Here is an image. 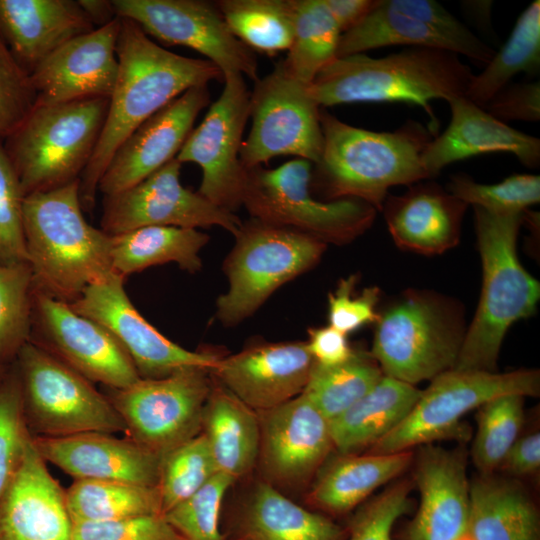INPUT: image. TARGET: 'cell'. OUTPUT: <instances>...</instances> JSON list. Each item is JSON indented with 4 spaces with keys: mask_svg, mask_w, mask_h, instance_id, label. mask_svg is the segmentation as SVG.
Segmentation results:
<instances>
[{
    "mask_svg": "<svg viewBox=\"0 0 540 540\" xmlns=\"http://www.w3.org/2000/svg\"><path fill=\"white\" fill-rule=\"evenodd\" d=\"M412 450L387 454H340L323 463L309 494L317 508L334 515L350 512L378 487L399 477L412 464Z\"/></svg>",
    "mask_w": 540,
    "mask_h": 540,
    "instance_id": "29",
    "label": "cell"
},
{
    "mask_svg": "<svg viewBox=\"0 0 540 540\" xmlns=\"http://www.w3.org/2000/svg\"><path fill=\"white\" fill-rule=\"evenodd\" d=\"M448 192L467 205L497 215L523 213L540 201V177L513 174L496 184L477 183L465 175H455Z\"/></svg>",
    "mask_w": 540,
    "mask_h": 540,
    "instance_id": "44",
    "label": "cell"
},
{
    "mask_svg": "<svg viewBox=\"0 0 540 540\" xmlns=\"http://www.w3.org/2000/svg\"><path fill=\"white\" fill-rule=\"evenodd\" d=\"M323 147L313 164L311 185L327 201L358 199L382 210L388 190L430 179L422 153L433 138L409 120L399 129L378 132L349 125L320 110Z\"/></svg>",
    "mask_w": 540,
    "mask_h": 540,
    "instance_id": "3",
    "label": "cell"
},
{
    "mask_svg": "<svg viewBox=\"0 0 540 540\" xmlns=\"http://www.w3.org/2000/svg\"><path fill=\"white\" fill-rule=\"evenodd\" d=\"M540 467V433L519 436L505 455L500 469L511 476H526Z\"/></svg>",
    "mask_w": 540,
    "mask_h": 540,
    "instance_id": "55",
    "label": "cell"
},
{
    "mask_svg": "<svg viewBox=\"0 0 540 540\" xmlns=\"http://www.w3.org/2000/svg\"><path fill=\"white\" fill-rule=\"evenodd\" d=\"M419 447L413 477L420 502L403 539L462 540L468 534L470 508L467 454L463 448Z\"/></svg>",
    "mask_w": 540,
    "mask_h": 540,
    "instance_id": "21",
    "label": "cell"
},
{
    "mask_svg": "<svg viewBox=\"0 0 540 540\" xmlns=\"http://www.w3.org/2000/svg\"><path fill=\"white\" fill-rule=\"evenodd\" d=\"M474 212L482 288L453 369L497 372L504 337L512 324L535 313L540 284L522 266L516 251L525 211L497 215L474 207Z\"/></svg>",
    "mask_w": 540,
    "mask_h": 540,
    "instance_id": "5",
    "label": "cell"
},
{
    "mask_svg": "<svg viewBox=\"0 0 540 540\" xmlns=\"http://www.w3.org/2000/svg\"><path fill=\"white\" fill-rule=\"evenodd\" d=\"M320 110L308 85L290 76L280 61L251 92V128L240 150L243 167L262 166L280 156L315 164L323 147Z\"/></svg>",
    "mask_w": 540,
    "mask_h": 540,
    "instance_id": "13",
    "label": "cell"
},
{
    "mask_svg": "<svg viewBox=\"0 0 540 540\" xmlns=\"http://www.w3.org/2000/svg\"><path fill=\"white\" fill-rule=\"evenodd\" d=\"M65 491L29 437L21 465L0 502V540H73Z\"/></svg>",
    "mask_w": 540,
    "mask_h": 540,
    "instance_id": "25",
    "label": "cell"
},
{
    "mask_svg": "<svg viewBox=\"0 0 540 540\" xmlns=\"http://www.w3.org/2000/svg\"><path fill=\"white\" fill-rule=\"evenodd\" d=\"M80 180L23 202L27 262L34 290L70 304L112 271L110 235L90 225L79 195Z\"/></svg>",
    "mask_w": 540,
    "mask_h": 540,
    "instance_id": "4",
    "label": "cell"
},
{
    "mask_svg": "<svg viewBox=\"0 0 540 540\" xmlns=\"http://www.w3.org/2000/svg\"><path fill=\"white\" fill-rule=\"evenodd\" d=\"M540 71V2L533 1L518 17L501 49L479 75H474L465 96L483 108L521 72Z\"/></svg>",
    "mask_w": 540,
    "mask_h": 540,
    "instance_id": "36",
    "label": "cell"
},
{
    "mask_svg": "<svg viewBox=\"0 0 540 540\" xmlns=\"http://www.w3.org/2000/svg\"><path fill=\"white\" fill-rule=\"evenodd\" d=\"M421 390L383 376L355 404L329 421L334 449L357 454L393 431L410 413Z\"/></svg>",
    "mask_w": 540,
    "mask_h": 540,
    "instance_id": "32",
    "label": "cell"
},
{
    "mask_svg": "<svg viewBox=\"0 0 540 540\" xmlns=\"http://www.w3.org/2000/svg\"><path fill=\"white\" fill-rule=\"evenodd\" d=\"M208 240L198 229L174 226H147L110 235L112 271L125 279L151 266L176 263L195 273L202 267L200 251Z\"/></svg>",
    "mask_w": 540,
    "mask_h": 540,
    "instance_id": "34",
    "label": "cell"
},
{
    "mask_svg": "<svg viewBox=\"0 0 540 540\" xmlns=\"http://www.w3.org/2000/svg\"><path fill=\"white\" fill-rule=\"evenodd\" d=\"M393 10L420 20L448 40L456 54L487 65L495 50L433 0H385Z\"/></svg>",
    "mask_w": 540,
    "mask_h": 540,
    "instance_id": "47",
    "label": "cell"
},
{
    "mask_svg": "<svg viewBox=\"0 0 540 540\" xmlns=\"http://www.w3.org/2000/svg\"><path fill=\"white\" fill-rule=\"evenodd\" d=\"M395 45L437 48L455 53L452 44L425 23L393 10L385 0H377L361 21L341 34L336 58Z\"/></svg>",
    "mask_w": 540,
    "mask_h": 540,
    "instance_id": "38",
    "label": "cell"
},
{
    "mask_svg": "<svg viewBox=\"0 0 540 540\" xmlns=\"http://www.w3.org/2000/svg\"><path fill=\"white\" fill-rule=\"evenodd\" d=\"M14 364L25 421L36 436L126 432L124 421L110 399L43 347L29 340Z\"/></svg>",
    "mask_w": 540,
    "mask_h": 540,
    "instance_id": "10",
    "label": "cell"
},
{
    "mask_svg": "<svg viewBox=\"0 0 540 540\" xmlns=\"http://www.w3.org/2000/svg\"><path fill=\"white\" fill-rule=\"evenodd\" d=\"M468 205L434 182L387 196L382 210L398 247L434 255L456 246Z\"/></svg>",
    "mask_w": 540,
    "mask_h": 540,
    "instance_id": "28",
    "label": "cell"
},
{
    "mask_svg": "<svg viewBox=\"0 0 540 540\" xmlns=\"http://www.w3.org/2000/svg\"><path fill=\"white\" fill-rule=\"evenodd\" d=\"M234 481L218 472L192 496L164 513L165 519L185 540H225L219 528L220 509Z\"/></svg>",
    "mask_w": 540,
    "mask_h": 540,
    "instance_id": "46",
    "label": "cell"
},
{
    "mask_svg": "<svg viewBox=\"0 0 540 540\" xmlns=\"http://www.w3.org/2000/svg\"><path fill=\"white\" fill-rule=\"evenodd\" d=\"M314 364L306 342H277L219 358L210 372L248 407L264 411L300 395Z\"/></svg>",
    "mask_w": 540,
    "mask_h": 540,
    "instance_id": "23",
    "label": "cell"
},
{
    "mask_svg": "<svg viewBox=\"0 0 540 540\" xmlns=\"http://www.w3.org/2000/svg\"><path fill=\"white\" fill-rule=\"evenodd\" d=\"M78 3L91 23L97 28L117 18L112 1L78 0Z\"/></svg>",
    "mask_w": 540,
    "mask_h": 540,
    "instance_id": "57",
    "label": "cell"
},
{
    "mask_svg": "<svg viewBox=\"0 0 540 540\" xmlns=\"http://www.w3.org/2000/svg\"><path fill=\"white\" fill-rule=\"evenodd\" d=\"M473 77L471 68L451 51L406 47L379 58L365 53L335 58L308 85V92L321 108L362 102L418 105L435 137L439 121L430 102L465 96Z\"/></svg>",
    "mask_w": 540,
    "mask_h": 540,
    "instance_id": "2",
    "label": "cell"
},
{
    "mask_svg": "<svg viewBox=\"0 0 540 540\" xmlns=\"http://www.w3.org/2000/svg\"><path fill=\"white\" fill-rule=\"evenodd\" d=\"M117 17L134 21L167 45L191 48L215 64L223 77L241 74L256 82L254 51L228 28L216 3L204 0H112Z\"/></svg>",
    "mask_w": 540,
    "mask_h": 540,
    "instance_id": "15",
    "label": "cell"
},
{
    "mask_svg": "<svg viewBox=\"0 0 540 540\" xmlns=\"http://www.w3.org/2000/svg\"><path fill=\"white\" fill-rule=\"evenodd\" d=\"M355 275L341 279L333 292L328 294L329 326L347 335L364 325L375 323L379 317L376 307L380 297L376 286L363 289L355 295Z\"/></svg>",
    "mask_w": 540,
    "mask_h": 540,
    "instance_id": "52",
    "label": "cell"
},
{
    "mask_svg": "<svg viewBox=\"0 0 540 540\" xmlns=\"http://www.w3.org/2000/svg\"><path fill=\"white\" fill-rule=\"evenodd\" d=\"M209 100L208 85L196 86L144 121L113 154L98 192L109 196L131 188L174 159Z\"/></svg>",
    "mask_w": 540,
    "mask_h": 540,
    "instance_id": "20",
    "label": "cell"
},
{
    "mask_svg": "<svg viewBox=\"0 0 540 540\" xmlns=\"http://www.w3.org/2000/svg\"><path fill=\"white\" fill-rule=\"evenodd\" d=\"M181 166L175 157L133 187L104 196L101 230L116 235L147 226H218L235 236L240 218L184 187Z\"/></svg>",
    "mask_w": 540,
    "mask_h": 540,
    "instance_id": "16",
    "label": "cell"
},
{
    "mask_svg": "<svg viewBox=\"0 0 540 540\" xmlns=\"http://www.w3.org/2000/svg\"><path fill=\"white\" fill-rule=\"evenodd\" d=\"M7 367L0 365V380L3 378V376H4V374H5L6 370H7Z\"/></svg>",
    "mask_w": 540,
    "mask_h": 540,
    "instance_id": "58",
    "label": "cell"
},
{
    "mask_svg": "<svg viewBox=\"0 0 540 540\" xmlns=\"http://www.w3.org/2000/svg\"><path fill=\"white\" fill-rule=\"evenodd\" d=\"M96 27L73 0H0V38L29 75L53 51Z\"/></svg>",
    "mask_w": 540,
    "mask_h": 540,
    "instance_id": "27",
    "label": "cell"
},
{
    "mask_svg": "<svg viewBox=\"0 0 540 540\" xmlns=\"http://www.w3.org/2000/svg\"><path fill=\"white\" fill-rule=\"evenodd\" d=\"M313 163L245 168L242 206L252 219L311 236L326 245L350 243L373 224L377 210L358 199L322 201L312 194Z\"/></svg>",
    "mask_w": 540,
    "mask_h": 540,
    "instance_id": "8",
    "label": "cell"
},
{
    "mask_svg": "<svg viewBox=\"0 0 540 540\" xmlns=\"http://www.w3.org/2000/svg\"><path fill=\"white\" fill-rule=\"evenodd\" d=\"M218 472L202 433L170 451L162 458L157 485L162 514L192 496Z\"/></svg>",
    "mask_w": 540,
    "mask_h": 540,
    "instance_id": "43",
    "label": "cell"
},
{
    "mask_svg": "<svg viewBox=\"0 0 540 540\" xmlns=\"http://www.w3.org/2000/svg\"><path fill=\"white\" fill-rule=\"evenodd\" d=\"M540 374L536 369L506 373L451 369L431 380L406 418L374 444L369 453L411 450L442 439L466 440L469 431L462 418L487 401L507 394L536 397Z\"/></svg>",
    "mask_w": 540,
    "mask_h": 540,
    "instance_id": "11",
    "label": "cell"
},
{
    "mask_svg": "<svg viewBox=\"0 0 540 540\" xmlns=\"http://www.w3.org/2000/svg\"><path fill=\"white\" fill-rule=\"evenodd\" d=\"M410 491L409 481H398L363 503L346 526V540H392L395 523L412 509Z\"/></svg>",
    "mask_w": 540,
    "mask_h": 540,
    "instance_id": "48",
    "label": "cell"
},
{
    "mask_svg": "<svg viewBox=\"0 0 540 540\" xmlns=\"http://www.w3.org/2000/svg\"><path fill=\"white\" fill-rule=\"evenodd\" d=\"M215 3L233 35L252 51L274 55L290 48L294 33L292 0Z\"/></svg>",
    "mask_w": 540,
    "mask_h": 540,
    "instance_id": "39",
    "label": "cell"
},
{
    "mask_svg": "<svg viewBox=\"0 0 540 540\" xmlns=\"http://www.w3.org/2000/svg\"><path fill=\"white\" fill-rule=\"evenodd\" d=\"M36 101L30 76L15 61L0 38V138L13 133Z\"/></svg>",
    "mask_w": 540,
    "mask_h": 540,
    "instance_id": "50",
    "label": "cell"
},
{
    "mask_svg": "<svg viewBox=\"0 0 540 540\" xmlns=\"http://www.w3.org/2000/svg\"><path fill=\"white\" fill-rule=\"evenodd\" d=\"M108 98L34 105L3 139L24 196L80 180L100 137Z\"/></svg>",
    "mask_w": 540,
    "mask_h": 540,
    "instance_id": "6",
    "label": "cell"
},
{
    "mask_svg": "<svg viewBox=\"0 0 540 540\" xmlns=\"http://www.w3.org/2000/svg\"><path fill=\"white\" fill-rule=\"evenodd\" d=\"M470 540H540V516L517 482L480 475L470 482Z\"/></svg>",
    "mask_w": 540,
    "mask_h": 540,
    "instance_id": "31",
    "label": "cell"
},
{
    "mask_svg": "<svg viewBox=\"0 0 540 540\" xmlns=\"http://www.w3.org/2000/svg\"><path fill=\"white\" fill-rule=\"evenodd\" d=\"M33 280L28 262L0 264V365L10 366L30 340Z\"/></svg>",
    "mask_w": 540,
    "mask_h": 540,
    "instance_id": "42",
    "label": "cell"
},
{
    "mask_svg": "<svg viewBox=\"0 0 540 540\" xmlns=\"http://www.w3.org/2000/svg\"><path fill=\"white\" fill-rule=\"evenodd\" d=\"M306 343L315 362L323 366L341 364L355 352L346 335L331 326L309 329Z\"/></svg>",
    "mask_w": 540,
    "mask_h": 540,
    "instance_id": "54",
    "label": "cell"
},
{
    "mask_svg": "<svg viewBox=\"0 0 540 540\" xmlns=\"http://www.w3.org/2000/svg\"><path fill=\"white\" fill-rule=\"evenodd\" d=\"M117 80L93 155L80 176L83 210L95 204L99 181L113 154L144 121L187 90L222 80L206 59L185 57L156 44L132 20L120 18Z\"/></svg>",
    "mask_w": 540,
    "mask_h": 540,
    "instance_id": "1",
    "label": "cell"
},
{
    "mask_svg": "<svg viewBox=\"0 0 540 540\" xmlns=\"http://www.w3.org/2000/svg\"><path fill=\"white\" fill-rule=\"evenodd\" d=\"M292 4L293 39L281 63L290 76L309 85L336 58L341 32L324 0H292Z\"/></svg>",
    "mask_w": 540,
    "mask_h": 540,
    "instance_id": "37",
    "label": "cell"
},
{
    "mask_svg": "<svg viewBox=\"0 0 540 540\" xmlns=\"http://www.w3.org/2000/svg\"><path fill=\"white\" fill-rule=\"evenodd\" d=\"M68 305L110 332L140 378H162L184 367L211 370L219 360L216 354L187 350L165 337L137 311L125 291L124 278L114 273L89 285Z\"/></svg>",
    "mask_w": 540,
    "mask_h": 540,
    "instance_id": "17",
    "label": "cell"
},
{
    "mask_svg": "<svg viewBox=\"0 0 540 540\" xmlns=\"http://www.w3.org/2000/svg\"><path fill=\"white\" fill-rule=\"evenodd\" d=\"M347 527L310 511L266 482L255 485L234 522L236 540H346Z\"/></svg>",
    "mask_w": 540,
    "mask_h": 540,
    "instance_id": "30",
    "label": "cell"
},
{
    "mask_svg": "<svg viewBox=\"0 0 540 540\" xmlns=\"http://www.w3.org/2000/svg\"><path fill=\"white\" fill-rule=\"evenodd\" d=\"M65 502L73 524L162 514L157 486L122 481L75 480Z\"/></svg>",
    "mask_w": 540,
    "mask_h": 540,
    "instance_id": "35",
    "label": "cell"
},
{
    "mask_svg": "<svg viewBox=\"0 0 540 540\" xmlns=\"http://www.w3.org/2000/svg\"><path fill=\"white\" fill-rule=\"evenodd\" d=\"M524 398L518 394L501 395L477 409V430L470 455L481 475L493 474L520 436Z\"/></svg>",
    "mask_w": 540,
    "mask_h": 540,
    "instance_id": "41",
    "label": "cell"
},
{
    "mask_svg": "<svg viewBox=\"0 0 540 540\" xmlns=\"http://www.w3.org/2000/svg\"><path fill=\"white\" fill-rule=\"evenodd\" d=\"M73 540H185L163 514L127 517L112 521L75 523Z\"/></svg>",
    "mask_w": 540,
    "mask_h": 540,
    "instance_id": "51",
    "label": "cell"
},
{
    "mask_svg": "<svg viewBox=\"0 0 540 540\" xmlns=\"http://www.w3.org/2000/svg\"><path fill=\"white\" fill-rule=\"evenodd\" d=\"M30 436L13 362L0 380V502L18 472Z\"/></svg>",
    "mask_w": 540,
    "mask_h": 540,
    "instance_id": "45",
    "label": "cell"
},
{
    "mask_svg": "<svg viewBox=\"0 0 540 540\" xmlns=\"http://www.w3.org/2000/svg\"><path fill=\"white\" fill-rule=\"evenodd\" d=\"M451 120L433 137L422 153L430 179L453 162L492 152L515 155L528 168L540 163V140L503 123L466 96L447 101Z\"/></svg>",
    "mask_w": 540,
    "mask_h": 540,
    "instance_id": "26",
    "label": "cell"
},
{
    "mask_svg": "<svg viewBox=\"0 0 540 540\" xmlns=\"http://www.w3.org/2000/svg\"><path fill=\"white\" fill-rule=\"evenodd\" d=\"M202 431L219 472L236 480L253 468L260 448L258 414L223 386H212Z\"/></svg>",
    "mask_w": 540,
    "mask_h": 540,
    "instance_id": "33",
    "label": "cell"
},
{
    "mask_svg": "<svg viewBox=\"0 0 540 540\" xmlns=\"http://www.w3.org/2000/svg\"><path fill=\"white\" fill-rule=\"evenodd\" d=\"M33 441L45 462L75 480L158 485L162 458L131 438L90 432L64 437L33 436Z\"/></svg>",
    "mask_w": 540,
    "mask_h": 540,
    "instance_id": "24",
    "label": "cell"
},
{
    "mask_svg": "<svg viewBox=\"0 0 540 540\" xmlns=\"http://www.w3.org/2000/svg\"><path fill=\"white\" fill-rule=\"evenodd\" d=\"M223 264L228 288L216 302L225 326L251 316L283 284L314 267L326 244L306 234L260 222L243 223Z\"/></svg>",
    "mask_w": 540,
    "mask_h": 540,
    "instance_id": "9",
    "label": "cell"
},
{
    "mask_svg": "<svg viewBox=\"0 0 540 540\" xmlns=\"http://www.w3.org/2000/svg\"><path fill=\"white\" fill-rule=\"evenodd\" d=\"M30 341L92 383L123 389L140 379L130 357L110 332L67 303L33 292Z\"/></svg>",
    "mask_w": 540,
    "mask_h": 540,
    "instance_id": "18",
    "label": "cell"
},
{
    "mask_svg": "<svg viewBox=\"0 0 540 540\" xmlns=\"http://www.w3.org/2000/svg\"><path fill=\"white\" fill-rule=\"evenodd\" d=\"M223 89L201 123L192 129L178 152L181 163L201 168L198 192L230 212L242 206L245 168L240 160L243 134L250 116V95L244 76L223 77Z\"/></svg>",
    "mask_w": 540,
    "mask_h": 540,
    "instance_id": "14",
    "label": "cell"
},
{
    "mask_svg": "<svg viewBox=\"0 0 540 540\" xmlns=\"http://www.w3.org/2000/svg\"><path fill=\"white\" fill-rule=\"evenodd\" d=\"M370 354L386 376L416 385L454 368L466 330L454 301L409 291L377 319Z\"/></svg>",
    "mask_w": 540,
    "mask_h": 540,
    "instance_id": "7",
    "label": "cell"
},
{
    "mask_svg": "<svg viewBox=\"0 0 540 540\" xmlns=\"http://www.w3.org/2000/svg\"><path fill=\"white\" fill-rule=\"evenodd\" d=\"M259 456L265 472L283 483H300L317 473L334 448L329 420L303 394L264 411Z\"/></svg>",
    "mask_w": 540,
    "mask_h": 540,
    "instance_id": "22",
    "label": "cell"
},
{
    "mask_svg": "<svg viewBox=\"0 0 540 540\" xmlns=\"http://www.w3.org/2000/svg\"><path fill=\"white\" fill-rule=\"evenodd\" d=\"M120 18L67 41L29 75L35 105L108 98L118 75L116 44Z\"/></svg>",
    "mask_w": 540,
    "mask_h": 540,
    "instance_id": "19",
    "label": "cell"
},
{
    "mask_svg": "<svg viewBox=\"0 0 540 540\" xmlns=\"http://www.w3.org/2000/svg\"><path fill=\"white\" fill-rule=\"evenodd\" d=\"M382 376L370 352L355 350L350 359L338 365L315 362L302 393L331 421L361 399Z\"/></svg>",
    "mask_w": 540,
    "mask_h": 540,
    "instance_id": "40",
    "label": "cell"
},
{
    "mask_svg": "<svg viewBox=\"0 0 540 540\" xmlns=\"http://www.w3.org/2000/svg\"><path fill=\"white\" fill-rule=\"evenodd\" d=\"M341 34L361 21L377 0H324Z\"/></svg>",
    "mask_w": 540,
    "mask_h": 540,
    "instance_id": "56",
    "label": "cell"
},
{
    "mask_svg": "<svg viewBox=\"0 0 540 540\" xmlns=\"http://www.w3.org/2000/svg\"><path fill=\"white\" fill-rule=\"evenodd\" d=\"M209 369L184 367L157 379L140 378L109 398L136 443L163 458L199 435L212 389Z\"/></svg>",
    "mask_w": 540,
    "mask_h": 540,
    "instance_id": "12",
    "label": "cell"
},
{
    "mask_svg": "<svg viewBox=\"0 0 540 540\" xmlns=\"http://www.w3.org/2000/svg\"><path fill=\"white\" fill-rule=\"evenodd\" d=\"M465 538H466V537H465ZM465 538H464V539H465ZM464 539H462V540H464Z\"/></svg>",
    "mask_w": 540,
    "mask_h": 540,
    "instance_id": "59",
    "label": "cell"
},
{
    "mask_svg": "<svg viewBox=\"0 0 540 540\" xmlns=\"http://www.w3.org/2000/svg\"><path fill=\"white\" fill-rule=\"evenodd\" d=\"M497 120L537 122L540 119V83L508 84L483 107Z\"/></svg>",
    "mask_w": 540,
    "mask_h": 540,
    "instance_id": "53",
    "label": "cell"
},
{
    "mask_svg": "<svg viewBox=\"0 0 540 540\" xmlns=\"http://www.w3.org/2000/svg\"><path fill=\"white\" fill-rule=\"evenodd\" d=\"M24 194L0 138V264L27 262L23 228Z\"/></svg>",
    "mask_w": 540,
    "mask_h": 540,
    "instance_id": "49",
    "label": "cell"
}]
</instances>
